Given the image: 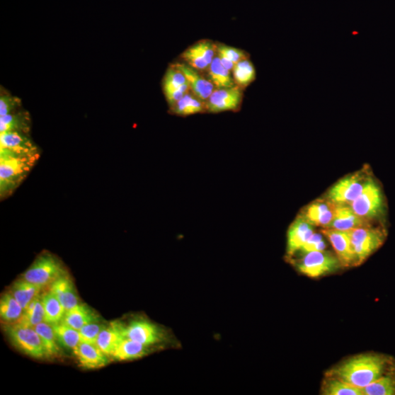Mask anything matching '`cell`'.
Here are the masks:
<instances>
[{
    "label": "cell",
    "mask_w": 395,
    "mask_h": 395,
    "mask_svg": "<svg viewBox=\"0 0 395 395\" xmlns=\"http://www.w3.org/2000/svg\"><path fill=\"white\" fill-rule=\"evenodd\" d=\"M125 338L135 340L147 346H151L164 340L161 328L149 321L137 319L123 328Z\"/></svg>",
    "instance_id": "12"
},
{
    "label": "cell",
    "mask_w": 395,
    "mask_h": 395,
    "mask_svg": "<svg viewBox=\"0 0 395 395\" xmlns=\"http://www.w3.org/2000/svg\"><path fill=\"white\" fill-rule=\"evenodd\" d=\"M390 364L385 356L360 355L349 358L329 370L326 377H335L362 389L390 372L388 371Z\"/></svg>",
    "instance_id": "1"
},
{
    "label": "cell",
    "mask_w": 395,
    "mask_h": 395,
    "mask_svg": "<svg viewBox=\"0 0 395 395\" xmlns=\"http://www.w3.org/2000/svg\"><path fill=\"white\" fill-rule=\"evenodd\" d=\"M80 366L85 369H98L109 363L108 356L94 344L81 342L74 349Z\"/></svg>",
    "instance_id": "17"
},
{
    "label": "cell",
    "mask_w": 395,
    "mask_h": 395,
    "mask_svg": "<svg viewBox=\"0 0 395 395\" xmlns=\"http://www.w3.org/2000/svg\"><path fill=\"white\" fill-rule=\"evenodd\" d=\"M232 76L236 85L245 90L256 80V71L250 59H246L235 64Z\"/></svg>",
    "instance_id": "30"
},
{
    "label": "cell",
    "mask_w": 395,
    "mask_h": 395,
    "mask_svg": "<svg viewBox=\"0 0 395 395\" xmlns=\"http://www.w3.org/2000/svg\"><path fill=\"white\" fill-rule=\"evenodd\" d=\"M216 55L224 67L232 73L235 64L233 63L224 53L216 50Z\"/></svg>",
    "instance_id": "41"
},
{
    "label": "cell",
    "mask_w": 395,
    "mask_h": 395,
    "mask_svg": "<svg viewBox=\"0 0 395 395\" xmlns=\"http://www.w3.org/2000/svg\"><path fill=\"white\" fill-rule=\"evenodd\" d=\"M98 316L86 304H77L74 309L66 312L62 322L68 326L80 331L85 325L98 321Z\"/></svg>",
    "instance_id": "25"
},
{
    "label": "cell",
    "mask_w": 395,
    "mask_h": 395,
    "mask_svg": "<svg viewBox=\"0 0 395 395\" xmlns=\"http://www.w3.org/2000/svg\"><path fill=\"white\" fill-rule=\"evenodd\" d=\"M170 113L179 117L207 113L206 102L188 93L181 101L169 108Z\"/></svg>",
    "instance_id": "24"
},
{
    "label": "cell",
    "mask_w": 395,
    "mask_h": 395,
    "mask_svg": "<svg viewBox=\"0 0 395 395\" xmlns=\"http://www.w3.org/2000/svg\"><path fill=\"white\" fill-rule=\"evenodd\" d=\"M123 328L121 324L113 322L105 326L99 334L96 345L108 357H112L116 346L125 338Z\"/></svg>",
    "instance_id": "20"
},
{
    "label": "cell",
    "mask_w": 395,
    "mask_h": 395,
    "mask_svg": "<svg viewBox=\"0 0 395 395\" xmlns=\"http://www.w3.org/2000/svg\"><path fill=\"white\" fill-rule=\"evenodd\" d=\"M43 321H45V311H44L41 297L39 296L31 302L24 311L23 315H22L16 323L34 327Z\"/></svg>",
    "instance_id": "33"
},
{
    "label": "cell",
    "mask_w": 395,
    "mask_h": 395,
    "mask_svg": "<svg viewBox=\"0 0 395 395\" xmlns=\"http://www.w3.org/2000/svg\"><path fill=\"white\" fill-rule=\"evenodd\" d=\"M204 75L214 86L215 89L231 88L236 85L232 73L227 70L215 55Z\"/></svg>",
    "instance_id": "23"
},
{
    "label": "cell",
    "mask_w": 395,
    "mask_h": 395,
    "mask_svg": "<svg viewBox=\"0 0 395 395\" xmlns=\"http://www.w3.org/2000/svg\"><path fill=\"white\" fill-rule=\"evenodd\" d=\"M50 291L61 302L66 312L79 304L74 283L68 275L59 277L53 282Z\"/></svg>",
    "instance_id": "19"
},
{
    "label": "cell",
    "mask_w": 395,
    "mask_h": 395,
    "mask_svg": "<svg viewBox=\"0 0 395 395\" xmlns=\"http://www.w3.org/2000/svg\"><path fill=\"white\" fill-rule=\"evenodd\" d=\"M363 395H395V374L389 372L374 382L362 388Z\"/></svg>",
    "instance_id": "32"
},
{
    "label": "cell",
    "mask_w": 395,
    "mask_h": 395,
    "mask_svg": "<svg viewBox=\"0 0 395 395\" xmlns=\"http://www.w3.org/2000/svg\"><path fill=\"white\" fill-rule=\"evenodd\" d=\"M368 226L370 222L357 215L349 205H338L333 221L327 229L346 231Z\"/></svg>",
    "instance_id": "18"
},
{
    "label": "cell",
    "mask_w": 395,
    "mask_h": 395,
    "mask_svg": "<svg viewBox=\"0 0 395 395\" xmlns=\"http://www.w3.org/2000/svg\"><path fill=\"white\" fill-rule=\"evenodd\" d=\"M31 157L0 156V197L6 200L21 185L38 161Z\"/></svg>",
    "instance_id": "2"
},
{
    "label": "cell",
    "mask_w": 395,
    "mask_h": 395,
    "mask_svg": "<svg viewBox=\"0 0 395 395\" xmlns=\"http://www.w3.org/2000/svg\"><path fill=\"white\" fill-rule=\"evenodd\" d=\"M66 275L67 272L58 258L49 252H43L22 275V279L43 288L51 287L57 279Z\"/></svg>",
    "instance_id": "3"
},
{
    "label": "cell",
    "mask_w": 395,
    "mask_h": 395,
    "mask_svg": "<svg viewBox=\"0 0 395 395\" xmlns=\"http://www.w3.org/2000/svg\"><path fill=\"white\" fill-rule=\"evenodd\" d=\"M216 55V42L204 39L195 42L181 55V62L205 74Z\"/></svg>",
    "instance_id": "10"
},
{
    "label": "cell",
    "mask_w": 395,
    "mask_h": 395,
    "mask_svg": "<svg viewBox=\"0 0 395 395\" xmlns=\"http://www.w3.org/2000/svg\"><path fill=\"white\" fill-rule=\"evenodd\" d=\"M42 289L39 285L21 279L13 283L10 292L25 311L31 302L39 297Z\"/></svg>",
    "instance_id": "26"
},
{
    "label": "cell",
    "mask_w": 395,
    "mask_h": 395,
    "mask_svg": "<svg viewBox=\"0 0 395 395\" xmlns=\"http://www.w3.org/2000/svg\"><path fill=\"white\" fill-rule=\"evenodd\" d=\"M24 314L22 307L11 292L5 294L0 300V316L8 323L16 322Z\"/></svg>",
    "instance_id": "31"
},
{
    "label": "cell",
    "mask_w": 395,
    "mask_h": 395,
    "mask_svg": "<svg viewBox=\"0 0 395 395\" xmlns=\"http://www.w3.org/2000/svg\"><path fill=\"white\" fill-rule=\"evenodd\" d=\"M337 205L326 198L310 204L302 215L314 227L327 229L333 221Z\"/></svg>",
    "instance_id": "15"
},
{
    "label": "cell",
    "mask_w": 395,
    "mask_h": 395,
    "mask_svg": "<svg viewBox=\"0 0 395 395\" xmlns=\"http://www.w3.org/2000/svg\"><path fill=\"white\" fill-rule=\"evenodd\" d=\"M326 248V244L321 234L314 232L307 240L299 252L303 253L313 251H324Z\"/></svg>",
    "instance_id": "39"
},
{
    "label": "cell",
    "mask_w": 395,
    "mask_h": 395,
    "mask_svg": "<svg viewBox=\"0 0 395 395\" xmlns=\"http://www.w3.org/2000/svg\"><path fill=\"white\" fill-rule=\"evenodd\" d=\"M324 395H363L362 389L351 385L341 379L326 377L321 385Z\"/></svg>",
    "instance_id": "27"
},
{
    "label": "cell",
    "mask_w": 395,
    "mask_h": 395,
    "mask_svg": "<svg viewBox=\"0 0 395 395\" xmlns=\"http://www.w3.org/2000/svg\"><path fill=\"white\" fill-rule=\"evenodd\" d=\"M31 119L28 112L18 111L0 117V134L6 133H21L29 134Z\"/></svg>",
    "instance_id": "21"
},
{
    "label": "cell",
    "mask_w": 395,
    "mask_h": 395,
    "mask_svg": "<svg viewBox=\"0 0 395 395\" xmlns=\"http://www.w3.org/2000/svg\"><path fill=\"white\" fill-rule=\"evenodd\" d=\"M53 326L58 342L64 347L74 350L81 342L79 331H76V329L65 324L62 321L54 324Z\"/></svg>",
    "instance_id": "34"
},
{
    "label": "cell",
    "mask_w": 395,
    "mask_h": 395,
    "mask_svg": "<svg viewBox=\"0 0 395 395\" xmlns=\"http://www.w3.org/2000/svg\"><path fill=\"white\" fill-rule=\"evenodd\" d=\"M370 178L364 171L348 175L328 190L326 198L336 205H350L357 199Z\"/></svg>",
    "instance_id": "8"
},
{
    "label": "cell",
    "mask_w": 395,
    "mask_h": 395,
    "mask_svg": "<svg viewBox=\"0 0 395 395\" xmlns=\"http://www.w3.org/2000/svg\"><path fill=\"white\" fill-rule=\"evenodd\" d=\"M384 205L382 190L374 180L370 178L357 199L349 206L357 215L371 222L382 215Z\"/></svg>",
    "instance_id": "7"
},
{
    "label": "cell",
    "mask_w": 395,
    "mask_h": 395,
    "mask_svg": "<svg viewBox=\"0 0 395 395\" xmlns=\"http://www.w3.org/2000/svg\"><path fill=\"white\" fill-rule=\"evenodd\" d=\"M5 331L12 344L21 353L35 359L47 358L45 348L34 327L16 322L6 326Z\"/></svg>",
    "instance_id": "4"
},
{
    "label": "cell",
    "mask_w": 395,
    "mask_h": 395,
    "mask_svg": "<svg viewBox=\"0 0 395 395\" xmlns=\"http://www.w3.org/2000/svg\"><path fill=\"white\" fill-rule=\"evenodd\" d=\"M41 301L45 311V321L52 325L62 322L66 311L56 296L50 291L41 297Z\"/></svg>",
    "instance_id": "29"
},
{
    "label": "cell",
    "mask_w": 395,
    "mask_h": 395,
    "mask_svg": "<svg viewBox=\"0 0 395 395\" xmlns=\"http://www.w3.org/2000/svg\"><path fill=\"white\" fill-rule=\"evenodd\" d=\"M321 233L333 246L343 268L357 266V259L347 231L323 229Z\"/></svg>",
    "instance_id": "13"
},
{
    "label": "cell",
    "mask_w": 395,
    "mask_h": 395,
    "mask_svg": "<svg viewBox=\"0 0 395 395\" xmlns=\"http://www.w3.org/2000/svg\"><path fill=\"white\" fill-rule=\"evenodd\" d=\"M105 326L98 321L85 325L79 331L81 342L96 345L97 338Z\"/></svg>",
    "instance_id": "36"
},
{
    "label": "cell",
    "mask_w": 395,
    "mask_h": 395,
    "mask_svg": "<svg viewBox=\"0 0 395 395\" xmlns=\"http://www.w3.org/2000/svg\"><path fill=\"white\" fill-rule=\"evenodd\" d=\"M244 90L239 86L214 89L205 101L207 113L218 114L225 112H238L243 103Z\"/></svg>",
    "instance_id": "9"
},
{
    "label": "cell",
    "mask_w": 395,
    "mask_h": 395,
    "mask_svg": "<svg viewBox=\"0 0 395 395\" xmlns=\"http://www.w3.org/2000/svg\"><path fill=\"white\" fill-rule=\"evenodd\" d=\"M38 155V148L28 134L16 132L0 134V156L31 157Z\"/></svg>",
    "instance_id": "11"
},
{
    "label": "cell",
    "mask_w": 395,
    "mask_h": 395,
    "mask_svg": "<svg viewBox=\"0 0 395 395\" xmlns=\"http://www.w3.org/2000/svg\"><path fill=\"white\" fill-rule=\"evenodd\" d=\"M296 266L300 273L312 278L331 274L342 267L337 256L326 251L304 253Z\"/></svg>",
    "instance_id": "5"
},
{
    "label": "cell",
    "mask_w": 395,
    "mask_h": 395,
    "mask_svg": "<svg viewBox=\"0 0 395 395\" xmlns=\"http://www.w3.org/2000/svg\"><path fill=\"white\" fill-rule=\"evenodd\" d=\"M216 50L224 53L235 64L241 60L250 59V55L245 51L216 42Z\"/></svg>",
    "instance_id": "38"
},
{
    "label": "cell",
    "mask_w": 395,
    "mask_h": 395,
    "mask_svg": "<svg viewBox=\"0 0 395 395\" xmlns=\"http://www.w3.org/2000/svg\"><path fill=\"white\" fill-rule=\"evenodd\" d=\"M314 233V226L302 214H299L287 231V252L288 256L292 258L299 252Z\"/></svg>",
    "instance_id": "14"
},
{
    "label": "cell",
    "mask_w": 395,
    "mask_h": 395,
    "mask_svg": "<svg viewBox=\"0 0 395 395\" xmlns=\"http://www.w3.org/2000/svg\"><path fill=\"white\" fill-rule=\"evenodd\" d=\"M173 64L185 75L190 86V92L198 98L206 101L215 89L211 81L203 74L181 61L174 62Z\"/></svg>",
    "instance_id": "16"
},
{
    "label": "cell",
    "mask_w": 395,
    "mask_h": 395,
    "mask_svg": "<svg viewBox=\"0 0 395 395\" xmlns=\"http://www.w3.org/2000/svg\"><path fill=\"white\" fill-rule=\"evenodd\" d=\"M21 100L6 92L0 96V117H4L18 111L21 107Z\"/></svg>",
    "instance_id": "37"
},
{
    "label": "cell",
    "mask_w": 395,
    "mask_h": 395,
    "mask_svg": "<svg viewBox=\"0 0 395 395\" xmlns=\"http://www.w3.org/2000/svg\"><path fill=\"white\" fill-rule=\"evenodd\" d=\"M149 350V346L124 338L116 346L112 357L118 361L134 360L146 356Z\"/></svg>",
    "instance_id": "22"
},
{
    "label": "cell",
    "mask_w": 395,
    "mask_h": 395,
    "mask_svg": "<svg viewBox=\"0 0 395 395\" xmlns=\"http://www.w3.org/2000/svg\"><path fill=\"white\" fill-rule=\"evenodd\" d=\"M34 328L45 348L47 358L57 357L59 354L60 350L57 345L58 340L53 325L43 321Z\"/></svg>",
    "instance_id": "28"
},
{
    "label": "cell",
    "mask_w": 395,
    "mask_h": 395,
    "mask_svg": "<svg viewBox=\"0 0 395 395\" xmlns=\"http://www.w3.org/2000/svg\"><path fill=\"white\" fill-rule=\"evenodd\" d=\"M188 83L185 75L178 68L171 64L168 68L163 80V91L164 95L171 93L178 88Z\"/></svg>",
    "instance_id": "35"
},
{
    "label": "cell",
    "mask_w": 395,
    "mask_h": 395,
    "mask_svg": "<svg viewBox=\"0 0 395 395\" xmlns=\"http://www.w3.org/2000/svg\"><path fill=\"white\" fill-rule=\"evenodd\" d=\"M189 92H190V86L187 83L178 88L177 90L166 94L165 97L169 108L177 103Z\"/></svg>",
    "instance_id": "40"
},
{
    "label": "cell",
    "mask_w": 395,
    "mask_h": 395,
    "mask_svg": "<svg viewBox=\"0 0 395 395\" xmlns=\"http://www.w3.org/2000/svg\"><path fill=\"white\" fill-rule=\"evenodd\" d=\"M353 244L358 265L377 251L384 244L385 234L380 228L372 226L346 231Z\"/></svg>",
    "instance_id": "6"
}]
</instances>
